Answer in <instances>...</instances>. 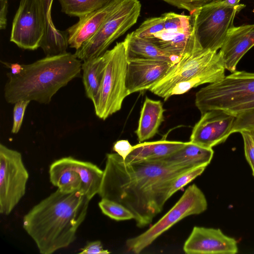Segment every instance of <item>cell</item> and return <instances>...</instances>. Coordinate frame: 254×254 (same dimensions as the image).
<instances>
[{
	"label": "cell",
	"mask_w": 254,
	"mask_h": 254,
	"mask_svg": "<svg viewBox=\"0 0 254 254\" xmlns=\"http://www.w3.org/2000/svg\"><path fill=\"white\" fill-rule=\"evenodd\" d=\"M250 131H251V133H252V134L253 135V138L254 139V130H250Z\"/></svg>",
	"instance_id": "cell-39"
},
{
	"label": "cell",
	"mask_w": 254,
	"mask_h": 254,
	"mask_svg": "<svg viewBox=\"0 0 254 254\" xmlns=\"http://www.w3.org/2000/svg\"><path fill=\"white\" fill-rule=\"evenodd\" d=\"M45 29L41 0H20L12 21L10 41L24 50H37L40 47Z\"/></svg>",
	"instance_id": "cell-10"
},
{
	"label": "cell",
	"mask_w": 254,
	"mask_h": 254,
	"mask_svg": "<svg viewBox=\"0 0 254 254\" xmlns=\"http://www.w3.org/2000/svg\"><path fill=\"white\" fill-rule=\"evenodd\" d=\"M236 116L227 111L214 109L201 114L193 127L190 142L212 148L226 140L230 134Z\"/></svg>",
	"instance_id": "cell-12"
},
{
	"label": "cell",
	"mask_w": 254,
	"mask_h": 254,
	"mask_svg": "<svg viewBox=\"0 0 254 254\" xmlns=\"http://www.w3.org/2000/svg\"><path fill=\"white\" fill-rule=\"evenodd\" d=\"M207 208L206 198L195 185L190 186L175 204L161 219L142 234L127 239L128 252L139 254L175 224L190 215L199 214Z\"/></svg>",
	"instance_id": "cell-7"
},
{
	"label": "cell",
	"mask_w": 254,
	"mask_h": 254,
	"mask_svg": "<svg viewBox=\"0 0 254 254\" xmlns=\"http://www.w3.org/2000/svg\"><path fill=\"white\" fill-rule=\"evenodd\" d=\"M244 144L245 154L252 170H254V139L251 131L243 130L240 132Z\"/></svg>",
	"instance_id": "cell-34"
},
{
	"label": "cell",
	"mask_w": 254,
	"mask_h": 254,
	"mask_svg": "<svg viewBox=\"0 0 254 254\" xmlns=\"http://www.w3.org/2000/svg\"><path fill=\"white\" fill-rule=\"evenodd\" d=\"M252 171H253V175H254V170H252Z\"/></svg>",
	"instance_id": "cell-40"
},
{
	"label": "cell",
	"mask_w": 254,
	"mask_h": 254,
	"mask_svg": "<svg viewBox=\"0 0 254 254\" xmlns=\"http://www.w3.org/2000/svg\"><path fill=\"white\" fill-rule=\"evenodd\" d=\"M183 250L187 254H235L238 248L236 240L220 229L194 226Z\"/></svg>",
	"instance_id": "cell-13"
},
{
	"label": "cell",
	"mask_w": 254,
	"mask_h": 254,
	"mask_svg": "<svg viewBox=\"0 0 254 254\" xmlns=\"http://www.w3.org/2000/svg\"><path fill=\"white\" fill-rule=\"evenodd\" d=\"M105 66L100 87L93 101L96 115L105 120L120 110L129 95L126 85L128 61L124 41L117 43L103 54Z\"/></svg>",
	"instance_id": "cell-5"
},
{
	"label": "cell",
	"mask_w": 254,
	"mask_h": 254,
	"mask_svg": "<svg viewBox=\"0 0 254 254\" xmlns=\"http://www.w3.org/2000/svg\"><path fill=\"white\" fill-rule=\"evenodd\" d=\"M225 68L223 61L218 63L192 77L177 84L169 94V97L184 94L191 88L205 83L217 82L225 76Z\"/></svg>",
	"instance_id": "cell-25"
},
{
	"label": "cell",
	"mask_w": 254,
	"mask_h": 254,
	"mask_svg": "<svg viewBox=\"0 0 254 254\" xmlns=\"http://www.w3.org/2000/svg\"><path fill=\"white\" fill-rule=\"evenodd\" d=\"M30 102L28 100H21L14 104L11 129L12 133H17L20 129L26 109Z\"/></svg>",
	"instance_id": "cell-31"
},
{
	"label": "cell",
	"mask_w": 254,
	"mask_h": 254,
	"mask_svg": "<svg viewBox=\"0 0 254 254\" xmlns=\"http://www.w3.org/2000/svg\"><path fill=\"white\" fill-rule=\"evenodd\" d=\"M122 0H112L101 8L79 18L66 31L70 48L76 50L91 38Z\"/></svg>",
	"instance_id": "cell-16"
},
{
	"label": "cell",
	"mask_w": 254,
	"mask_h": 254,
	"mask_svg": "<svg viewBox=\"0 0 254 254\" xmlns=\"http://www.w3.org/2000/svg\"><path fill=\"white\" fill-rule=\"evenodd\" d=\"M254 94V73L235 71L221 80L201 88L195 104L201 114L211 110H225L240 99Z\"/></svg>",
	"instance_id": "cell-8"
},
{
	"label": "cell",
	"mask_w": 254,
	"mask_h": 254,
	"mask_svg": "<svg viewBox=\"0 0 254 254\" xmlns=\"http://www.w3.org/2000/svg\"><path fill=\"white\" fill-rule=\"evenodd\" d=\"M127 61L134 59L160 60L176 64L181 58L171 55L146 39L128 33L124 40Z\"/></svg>",
	"instance_id": "cell-17"
},
{
	"label": "cell",
	"mask_w": 254,
	"mask_h": 254,
	"mask_svg": "<svg viewBox=\"0 0 254 254\" xmlns=\"http://www.w3.org/2000/svg\"><path fill=\"white\" fill-rule=\"evenodd\" d=\"M90 200L80 190L68 193L58 189L24 216L23 228L41 254H52L74 241Z\"/></svg>",
	"instance_id": "cell-2"
},
{
	"label": "cell",
	"mask_w": 254,
	"mask_h": 254,
	"mask_svg": "<svg viewBox=\"0 0 254 254\" xmlns=\"http://www.w3.org/2000/svg\"><path fill=\"white\" fill-rule=\"evenodd\" d=\"M213 154L212 148H205L189 141L179 150L159 159L174 165L192 164L196 166H207Z\"/></svg>",
	"instance_id": "cell-22"
},
{
	"label": "cell",
	"mask_w": 254,
	"mask_h": 254,
	"mask_svg": "<svg viewBox=\"0 0 254 254\" xmlns=\"http://www.w3.org/2000/svg\"><path fill=\"white\" fill-rule=\"evenodd\" d=\"M179 9H184L193 13L209 0H161Z\"/></svg>",
	"instance_id": "cell-33"
},
{
	"label": "cell",
	"mask_w": 254,
	"mask_h": 254,
	"mask_svg": "<svg viewBox=\"0 0 254 254\" xmlns=\"http://www.w3.org/2000/svg\"><path fill=\"white\" fill-rule=\"evenodd\" d=\"M105 66L103 55L84 61L82 64V80L86 95L92 102L100 87Z\"/></svg>",
	"instance_id": "cell-24"
},
{
	"label": "cell",
	"mask_w": 254,
	"mask_h": 254,
	"mask_svg": "<svg viewBox=\"0 0 254 254\" xmlns=\"http://www.w3.org/2000/svg\"><path fill=\"white\" fill-rule=\"evenodd\" d=\"M132 147L127 140L123 139L116 141L113 149L125 160L131 151Z\"/></svg>",
	"instance_id": "cell-36"
},
{
	"label": "cell",
	"mask_w": 254,
	"mask_h": 254,
	"mask_svg": "<svg viewBox=\"0 0 254 254\" xmlns=\"http://www.w3.org/2000/svg\"><path fill=\"white\" fill-rule=\"evenodd\" d=\"M254 46V24L230 29L220 51L225 69L231 73L244 55Z\"/></svg>",
	"instance_id": "cell-15"
},
{
	"label": "cell",
	"mask_w": 254,
	"mask_h": 254,
	"mask_svg": "<svg viewBox=\"0 0 254 254\" xmlns=\"http://www.w3.org/2000/svg\"><path fill=\"white\" fill-rule=\"evenodd\" d=\"M67 157L80 175L82 182L80 191L91 200L99 193L104 171L91 162L79 160L71 156Z\"/></svg>",
	"instance_id": "cell-23"
},
{
	"label": "cell",
	"mask_w": 254,
	"mask_h": 254,
	"mask_svg": "<svg viewBox=\"0 0 254 254\" xmlns=\"http://www.w3.org/2000/svg\"><path fill=\"white\" fill-rule=\"evenodd\" d=\"M110 252L107 250H104L100 241H95L88 242L85 247L81 250V254H108Z\"/></svg>",
	"instance_id": "cell-35"
},
{
	"label": "cell",
	"mask_w": 254,
	"mask_h": 254,
	"mask_svg": "<svg viewBox=\"0 0 254 254\" xmlns=\"http://www.w3.org/2000/svg\"><path fill=\"white\" fill-rule=\"evenodd\" d=\"M8 0H0V29L6 28L7 22Z\"/></svg>",
	"instance_id": "cell-37"
},
{
	"label": "cell",
	"mask_w": 254,
	"mask_h": 254,
	"mask_svg": "<svg viewBox=\"0 0 254 254\" xmlns=\"http://www.w3.org/2000/svg\"><path fill=\"white\" fill-rule=\"evenodd\" d=\"M246 6L237 0H209L190 15L196 41L204 50L217 52L235 17Z\"/></svg>",
	"instance_id": "cell-4"
},
{
	"label": "cell",
	"mask_w": 254,
	"mask_h": 254,
	"mask_svg": "<svg viewBox=\"0 0 254 254\" xmlns=\"http://www.w3.org/2000/svg\"><path fill=\"white\" fill-rule=\"evenodd\" d=\"M164 29V19L161 15L146 19L132 32L136 37L149 40L154 34Z\"/></svg>",
	"instance_id": "cell-29"
},
{
	"label": "cell",
	"mask_w": 254,
	"mask_h": 254,
	"mask_svg": "<svg viewBox=\"0 0 254 254\" xmlns=\"http://www.w3.org/2000/svg\"><path fill=\"white\" fill-rule=\"evenodd\" d=\"M102 212L112 219L124 221L134 219L132 213L121 204L107 198H101L98 203Z\"/></svg>",
	"instance_id": "cell-27"
},
{
	"label": "cell",
	"mask_w": 254,
	"mask_h": 254,
	"mask_svg": "<svg viewBox=\"0 0 254 254\" xmlns=\"http://www.w3.org/2000/svg\"><path fill=\"white\" fill-rule=\"evenodd\" d=\"M206 167L201 166L195 167L177 177L171 186L168 195V198L169 199L175 193L200 176L204 172Z\"/></svg>",
	"instance_id": "cell-30"
},
{
	"label": "cell",
	"mask_w": 254,
	"mask_h": 254,
	"mask_svg": "<svg viewBox=\"0 0 254 254\" xmlns=\"http://www.w3.org/2000/svg\"><path fill=\"white\" fill-rule=\"evenodd\" d=\"M141 9L139 0H122L97 32L76 50L74 55L81 61L102 55L114 41L136 23Z\"/></svg>",
	"instance_id": "cell-6"
},
{
	"label": "cell",
	"mask_w": 254,
	"mask_h": 254,
	"mask_svg": "<svg viewBox=\"0 0 254 254\" xmlns=\"http://www.w3.org/2000/svg\"><path fill=\"white\" fill-rule=\"evenodd\" d=\"M175 64L154 60L128 61L126 85L129 94L149 90L164 78Z\"/></svg>",
	"instance_id": "cell-14"
},
{
	"label": "cell",
	"mask_w": 254,
	"mask_h": 254,
	"mask_svg": "<svg viewBox=\"0 0 254 254\" xmlns=\"http://www.w3.org/2000/svg\"><path fill=\"white\" fill-rule=\"evenodd\" d=\"M222 61L219 52L200 49L174 64L166 76L149 90L166 101L170 98L169 94L177 84Z\"/></svg>",
	"instance_id": "cell-11"
},
{
	"label": "cell",
	"mask_w": 254,
	"mask_h": 254,
	"mask_svg": "<svg viewBox=\"0 0 254 254\" xmlns=\"http://www.w3.org/2000/svg\"><path fill=\"white\" fill-rule=\"evenodd\" d=\"M187 142L165 139L140 142L132 147L124 160L126 163L159 159L167 156L183 147Z\"/></svg>",
	"instance_id": "cell-19"
},
{
	"label": "cell",
	"mask_w": 254,
	"mask_h": 254,
	"mask_svg": "<svg viewBox=\"0 0 254 254\" xmlns=\"http://www.w3.org/2000/svg\"><path fill=\"white\" fill-rule=\"evenodd\" d=\"M162 103L146 97L141 108L138 125L135 131L137 139L142 142L152 138L164 121Z\"/></svg>",
	"instance_id": "cell-18"
},
{
	"label": "cell",
	"mask_w": 254,
	"mask_h": 254,
	"mask_svg": "<svg viewBox=\"0 0 254 254\" xmlns=\"http://www.w3.org/2000/svg\"><path fill=\"white\" fill-rule=\"evenodd\" d=\"M254 110V94L245 97L224 110L235 115Z\"/></svg>",
	"instance_id": "cell-32"
},
{
	"label": "cell",
	"mask_w": 254,
	"mask_h": 254,
	"mask_svg": "<svg viewBox=\"0 0 254 254\" xmlns=\"http://www.w3.org/2000/svg\"><path fill=\"white\" fill-rule=\"evenodd\" d=\"M81 62L74 54L66 52L22 64L18 74L7 73L8 80L4 87L5 101L10 104L21 100L49 104L61 88L80 75Z\"/></svg>",
	"instance_id": "cell-3"
},
{
	"label": "cell",
	"mask_w": 254,
	"mask_h": 254,
	"mask_svg": "<svg viewBox=\"0 0 254 254\" xmlns=\"http://www.w3.org/2000/svg\"><path fill=\"white\" fill-rule=\"evenodd\" d=\"M29 173L20 152L0 144V213L9 215L24 196Z\"/></svg>",
	"instance_id": "cell-9"
},
{
	"label": "cell",
	"mask_w": 254,
	"mask_h": 254,
	"mask_svg": "<svg viewBox=\"0 0 254 254\" xmlns=\"http://www.w3.org/2000/svg\"><path fill=\"white\" fill-rule=\"evenodd\" d=\"M49 173L51 183L60 190L68 193L80 191L82 182L80 175L69 163L67 157L53 162Z\"/></svg>",
	"instance_id": "cell-21"
},
{
	"label": "cell",
	"mask_w": 254,
	"mask_h": 254,
	"mask_svg": "<svg viewBox=\"0 0 254 254\" xmlns=\"http://www.w3.org/2000/svg\"><path fill=\"white\" fill-rule=\"evenodd\" d=\"M240 0H237V1L238 2H240Z\"/></svg>",
	"instance_id": "cell-41"
},
{
	"label": "cell",
	"mask_w": 254,
	"mask_h": 254,
	"mask_svg": "<svg viewBox=\"0 0 254 254\" xmlns=\"http://www.w3.org/2000/svg\"><path fill=\"white\" fill-rule=\"evenodd\" d=\"M46 19L45 33L40 48L46 56L65 53L68 46L66 31L56 28L53 23L51 12L53 0H41Z\"/></svg>",
	"instance_id": "cell-20"
},
{
	"label": "cell",
	"mask_w": 254,
	"mask_h": 254,
	"mask_svg": "<svg viewBox=\"0 0 254 254\" xmlns=\"http://www.w3.org/2000/svg\"><path fill=\"white\" fill-rule=\"evenodd\" d=\"M164 19V29L171 31L180 32L190 29L192 25L190 15L166 12L161 15Z\"/></svg>",
	"instance_id": "cell-28"
},
{
	"label": "cell",
	"mask_w": 254,
	"mask_h": 254,
	"mask_svg": "<svg viewBox=\"0 0 254 254\" xmlns=\"http://www.w3.org/2000/svg\"><path fill=\"white\" fill-rule=\"evenodd\" d=\"M196 167L160 159L126 163L117 153H108L98 194L127 208L137 227L143 228L162 211L174 180Z\"/></svg>",
	"instance_id": "cell-1"
},
{
	"label": "cell",
	"mask_w": 254,
	"mask_h": 254,
	"mask_svg": "<svg viewBox=\"0 0 254 254\" xmlns=\"http://www.w3.org/2000/svg\"><path fill=\"white\" fill-rule=\"evenodd\" d=\"M10 69L9 73L13 75H15L20 73L22 69V65L17 63L8 64Z\"/></svg>",
	"instance_id": "cell-38"
},
{
	"label": "cell",
	"mask_w": 254,
	"mask_h": 254,
	"mask_svg": "<svg viewBox=\"0 0 254 254\" xmlns=\"http://www.w3.org/2000/svg\"><path fill=\"white\" fill-rule=\"evenodd\" d=\"M252 130H254V129H253Z\"/></svg>",
	"instance_id": "cell-42"
},
{
	"label": "cell",
	"mask_w": 254,
	"mask_h": 254,
	"mask_svg": "<svg viewBox=\"0 0 254 254\" xmlns=\"http://www.w3.org/2000/svg\"><path fill=\"white\" fill-rule=\"evenodd\" d=\"M112 0H58L61 11L71 16L81 18L105 6Z\"/></svg>",
	"instance_id": "cell-26"
}]
</instances>
